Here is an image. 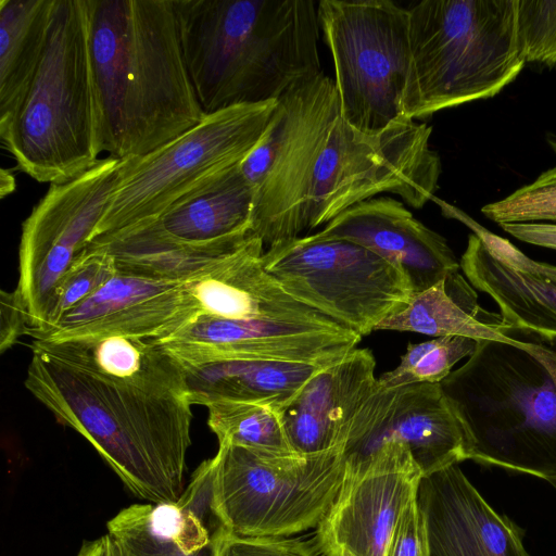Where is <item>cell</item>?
I'll return each mask as SVG.
<instances>
[{"label": "cell", "instance_id": "obj_37", "mask_svg": "<svg viewBox=\"0 0 556 556\" xmlns=\"http://www.w3.org/2000/svg\"><path fill=\"white\" fill-rule=\"evenodd\" d=\"M77 556H116L109 534L92 541H85Z\"/></svg>", "mask_w": 556, "mask_h": 556}, {"label": "cell", "instance_id": "obj_24", "mask_svg": "<svg viewBox=\"0 0 556 556\" xmlns=\"http://www.w3.org/2000/svg\"><path fill=\"white\" fill-rule=\"evenodd\" d=\"M177 363L184 371L192 405L207 406L219 401L255 402L278 409L313 375L329 366L242 358Z\"/></svg>", "mask_w": 556, "mask_h": 556}, {"label": "cell", "instance_id": "obj_35", "mask_svg": "<svg viewBox=\"0 0 556 556\" xmlns=\"http://www.w3.org/2000/svg\"><path fill=\"white\" fill-rule=\"evenodd\" d=\"M31 327L25 301L16 288L1 291L0 296V350L4 352L16 343Z\"/></svg>", "mask_w": 556, "mask_h": 556}, {"label": "cell", "instance_id": "obj_33", "mask_svg": "<svg viewBox=\"0 0 556 556\" xmlns=\"http://www.w3.org/2000/svg\"><path fill=\"white\" fill-rule=\"evenodd\" d=\"M217 556H318V549L311 542L298 539L227 534Z\"/></svg>", "mask_w": 556, "mask_h": 556}, {"label": "cell", "instance_id": "obj_21", "mask_svg": "<svg viewBox=\"0 0 556 556\" xmlns=\"http://www.w3.org/2000/svg\"><path fill=\"white\" fill-rule=\"evenodd\" d=\"M263 253L264 242L252 236L213 269L187 281L199 315L341 326L288 293L266 270Z\"/></svg>", "mask_w": 556, "mask_h": 556}, {"label": "cell", "instance_id": "obj_17", "mask_svg": "<svg viewBox=\"0 0 556 556\" xmlns=\"http://www.w3.org/2000/svg\"><path fill=\"white\" fill-rule=\"evenodd\" d=\"M445 207L472 230L459 262L470 285L497 304L510 332L532 333L555 342L556 266L530 258L464 212Z\"/></svg>", "mask_w": 556, "mask_h": 556}, {"label": "cell", "instance_id": "obj_12", "mask_svg": "<svg viewBox=\"0 0 556 556\" xmlns=\"http://www.w3.org/2000/svg\"><path fill=\"white\" fill-rule=\"evenodd\" d=\"M119 166V159L108 156L71 181L50 185L24 220L16 288L29 313V329L46 324L61 278L105 213Z\"/></svg>", "mask_w": 556, "mask_h": 556}, {"label": "cell", "instance_id": "obj_32", "mask_svg": "<svg viewBox=\"0 0 556 556\" xmlns=\"http://www.w3.org/2000/svg\"><path fill=\"white\" fill-rule=\"evenodd\" d=\"M517 45L526 63L556 66V0H517Z\"/></svg>", "mask_w": 556, "mask_h": 556}, {"label": "cell", "instance_id": "obj_1", "mask_svg": "<svg viewBox=\"0 0 556 556\" xmlns=\"http://www.w3.org/2000/svg\"><path fill=\"white\" fill-rule=\"evenodd\" d=\"M431 134L415 121L364 134L343 118L333 79L320 73L298 84L240 164L253 194V235L267 245L293 239L380 193L424 207L441 174Z\"/></svg>", "mask_w": 556, "mask_h": 556}, {"label": "cell", "instance_id": "obj_9", "mask_svg": "<svg viewBox=\"0 0 556 556\" xmlns=\"http://www.w3.org/2000/svg\"><path fill=\"white\" fill-rule=\"evenodd\" d=\"M277 102L205 114L159 149L121 160L116 186L91 239L156 219L202 182L240 165L263 139Z\"/></svg>", "mask_w": 556, "mask_h": 556}, {"label": "cell", "instance_id": "obj_40", "mask_svg": "<svg viewBox=\"0 0 556 556\" xmlns=\"http://www.w3.org/2000/svg\"><path fill=\"white\" fill-rule=\"evenodd\" d=\"M116 555V554H115Z\"/></svg>", "mask_w": 556, "mask_h": 556}, {"label": "cell", "instance_id": "obj_20", "mask_svg": "<svg viewBox=\"0 0 556 556\" xmlns=\"http://www.w3.org/2000/svg\"><path fill=\"white\" fill-rule=\"evenodd\" d=\"M376 359L355 349L313 375L280 409L294 453L309 455L344 446L349 426L378 384Z\"/></svg>", "mask_w": 556, "mask_h": 556}, {"label": "cell", "instance_id": "obj_28", "mask_svg": "<svg viewBox=\"0 0 556 556\" xmlns=\"http://www.w3.org/2000/svg\"><path fill=\"white\" fill-rule=\"evenodd\" d=\"M207 424L219 443L271 455H292L279 409L270 404L219 401L206 406Z\"/></svg>", "mask_w": 556, "mask_h": 556}, {"label": "cell", "instance_id": "obj_11", "mask_svg": "<svg viewBox=\"0 0 556 556\" xmlns=\"http://www.w3.org/2000/svg\"><path fill=\"white\" fill-rule=\"evenodd\" d=\"M263 263L292 296L362 337L414 294L403 271L344 239L313 233L279 241L264 251Z\"/></svg>", "mask_w": 556, "mask_h": 556}, {"label": "cell", "instance_id": "obj_26", "mask_svg": "<svg viewBox=\"0 0 556 556\" xmlns=\"http://www.w3.org/2000/svg\"><path fill=\"white\" fill-rule=\"evenodd\" d=\"M376 330L409 331L432 337L460 336L476 341L511 339L501 314L484 309L458 273L413 294L406 307L383 319Z\"/></svg>", "mask_w": 556, "mask_h": 556}, {"label": "cell", "instance_id": "obj_13", "mask_svg": "<svg viewBox=\"0 0 556 556\" xmlns=\"http://www.w3.org/2000/svg\"><path fill=\"white\" fill-rule=\"evenodd\" d=\"M422 476L407 445L397 441L364 458H346L341 489L316 527L317 549L324 556H386Z\"/></svg>", "mask_w": 556, "mask_h": 556}, {"label": "cell", "instance_id": "obj_8", "mask_svg": "<svg viewBox=\"0 0 556 556\" xmlns=\"http://www.w3.org/2000/svg\"><path fill=\"white\" fill-rule=\"evenodd\" d=\"M213 508L229 534L287 536L316 528L344 480V446L271 455L219 443Z\"/></svg>", "mask_w": 556, "mask_h": 556}, {"label": "cell", "instance_id": "obj_18", "mask_svg": "<svg viewBox=\"0 0 556 556\" xmlns=\"http://www.w3.org/2000/svg\"><path fill=\"white\" fill-rule=\"evenodd\" d=\"M416 500L429 556H530L522 530L489 505L458 464L422 476Z\"/></svg>", "mask_w": 556, "mask_h": 556}, {"label": "cell", "instance_id": "obj_14", "mask_svg": "<svg viewBox=\"0 0 556 556\" xmlns=\"http://www.w3.org/2000/svg\"><path fill=\"white\" fill-rule=\"evenodd\" d=\"M390 441L407 445L424 476L468 459L464 429L439 383L378 382L349 426L345 456L364 458Z\"/></svg>", "mask_w": 556, "mask_h": 556}, {"label": "cell", "instance_id": "obj_25", "mask_svg": "<svg viewBox=\"0 0 556 556\" xmlns=\"http://www.w3.org/2000/svg\"><path fill=\"white\" fill-rule=\"evenodd\" d=\"M156 222L166 233L188 243L240 241L253 236V194L240 165L202 182Z\"/></svg>", "mask_w": 556, "mask_h": 556}, {"label": "cell", "instance_id": "obj_4", "mask_svg": "<svg viewBox=\"0 0 556 556\" xmlns=\"http://www.w3.org/2000/svg\"><path fill=\"white\" fill-rule=\"evenodd\" d=\"M185 63L205 114L278 101L321 72L312 0H173Z\"/></svg>", "mask_w": 556, "mask_h": 556}, {"label": "cell", "instance_id": "obj_31", "mask_svg": "<svg viewBox=\"0 0 556 556\" xmlns=\"http://www.w3.org/2000/svg\"><path fill=\"white\" fill-rule=\"evenodd\" d=\"M481 212L498 225L556 222V166L506 198L482 206Z\"/></svg>", "mask_w": 556, "mask_h": 556}, {"label": "cell", "instance_id": "obj_39", "mask_svg": "<svg viewBox=\"0 0 556 556\" xmlns=\"http://www.w3.org/2000/svg\"><path fill=\"white\" fill-rule=\"evenodd\" d=\"M546 140H547L548 144L551 146V148L556 153V136L553 134H547Z\"/></svg>", "mask_w": 556, "mask_h": 556}, {"label": "cell", "instance_id": "obj_23", "mask_svg": "<svg viewBox=\"0 0 556 556\" xmlns=\"http://www.w3.org/2000/svg\"><path fill=\"white\" fill-rule=\"evenodd\" d=\"M251 237L240 241L188 243L173 238L156 219H151L94 237L86 248L110 254L118 274L187 282L213 269Z\"/></svg>", "mask_w": 556, "mask_h": 556}, {"label": "cell", "instance_id": "obj_22", "mask_svg": "<svg viewBox=\"0 0 556 556\" xmlns=\"http://www.w3.org/2000/svg\"><path fill=\"white\" fill-rule=\"evenodd\" d=\"M116 556H217L229 534L219 519L181 498L134 504L108 522Z\"/></svg>", "mask_w": 556, "mask_h": 556}, {"label": "cell", "instance_id": "obj_16", "mask_svg": "<svg viewBox=\"0 0 556 556\" xmlns=\"http://www.w3.org/2000/svg\"><path fill=\"white\" fill-rule=\"evenodd\" d=\"M199 316L186 282L116 274L34 340L124 337L163 340Z\"/></svg>", "mask_w": 556, "mask_h": 556}, {"label": "cell", "instance_id": "obj_6", "mask_svg": "<svg viewBox=\"0 0 556 556\" xmlns=\"http://www.w3.org/2000/svg\"><path fill=\"white\" fill-rule=\"evenodd\" d=\"M89 0H55L39 66L0 138L38 182L71 181L99 162Z\"/></svg>", "mask_w": 556, "mask_h": 556}, {"label": "cell", "instance_id": "obj_7", "mask_svg": "<svg viewBox=\"0 0 556 556\" xmlns=\"http://www.w3.org/2000/svg\"><path fill=\"white\" fill-rule=\"evenodd\" d=\"M408 119L496 96L523 68L517 0H424L412 4Z\"/></svg>", "mask_w": 556, "mask_h": 556}, {"label": "cell", "instance_id": "obj_2", "mask_svg": "<svg viewBox=\"0 0 556 556\" xmlns=\"http://www.w3.org/2000/svg\"><path fill=\"white\" fill-rule=\"evenodd\" d=\"M26 389L81 434L137 497L176 503L191 445L177 361L152 339L34 340Z\"/></svg>", "mask_w": 556, "mask_h": 556}, {"label": "cell", "instance_id": "obj_38", "mask_svg": "<svg viewBox=\"0 0 556 556\" xmlns=\"http://www.w3.org/2000/svg\"><path fill=\"white\" fill-rule=\"evenodd\" d=\"M16 188V182L13 174L5 168L0 172V195L4 198L11 194Z\"/></svg>", "mask_w": 556, "mask_h": 556}, {"label": "cell", "instance_id": "obj_34", "mask_svg": "<svg viewBox=\"0 0 556 556\" xmlns=\"http://www.w3.org/2000/svg\"><path fill=\"white\" fill-rule=\"evenodd\" d=\"M386 556H429L426 525L416 498L400 518Z\"/></svg>", "mask_w": 556, "mask_h": 556}, {"label": "cell", "instance_id": "obj_15", "mask_svg": "<svg viewBox=\"0 0 556 556\" xmlns=\"http://www.w3.org/2000/svg\"><path fill=\"white\" fill-rule=\"evenodd\" d=\"M361 340L342 326L199 315L156 342L179 363L242 358L331 365Z\"/></svg>", "mask_w": 556, "mask_h": 556}, {"label": "cell", "instance_id": "obj_29", "mask_svg": "<svg viewBox=\"0 0 556 556\" xmlns=\"http://www.w3.org/2000/svg\"><path fill=\"white\" fill-rule=\"evenodd\" d=\"M478 341L460 336L438 337L408 344L399 366L378 378L380 386L394 388L414 383H440L453 366L476 350Z\"/></svg>", "mask_w": 556, "mask_h": 556}, {"label": "cell", "instance_id": "obj_5", "mask_svg": "<svg viewBox=\"0 0 556 556\" xmlns=\"http://www.w3.org/2000/svg\"><path fill=\"white\" fill-rule=\"evenodd\" d=\"M546 343L479 340L439 384L464 429L468 459L556 490V343Z\"/></svg>", "mask_w": 556, "mask_h": 556}, {"label": "cell", "instance_id": "obj_30", "mask_svg": "<svg viewBox=\"0 0 556 556\" xmlns=\"http://www.w3.org/2000/svg\"><path fill=\"white\" fill-rule=\"evenodd\" d=\"M117 274L113 258L105 251L85 248L61 278L49 309L46 324L39 332L52 327L64 314L94 293Z\"/></svg>", "mask_w": 556, "mask_h": 556}, {"label": "cell", "instance_id": "obj_36", "mask_svg": "<svg viewBox=\"0 0 556 556\" xmlns=\"http://www.w3.org/2000/svg\"><path fill=\"white\" fill-rule=\"evenodd\" d=\"M500 226L523 242L556 250V224L509 223Z\"/></svg>", "mask_w": 556, "mask_h": 556}, {"label": "cell", "instance_id": "obj_19", "mask_svg": "<svg viewBox=\"0 0 556 556\" xmlns=\"http://www.w3.org/2000/svg\"><path fill=\"white\" fill-rule=\"evenodd\" d=\"M315 235L349 240L380 255L405 274L414 294L460 268L446 240L389 197L348 208Z\"/></svg>", "mask_w": 556, "mask_h": 556}, {"label": "cell", "instance_id": "obj_3", "mask_svg": "<svg viewBox=\"0 0 556 556\" xmlns=\"http://www.w3.org/2000/svg\"><path fill=\"white\" fill-rule=\"evenodd\" d=\"M89 12L100 154L144 155L203 119L173 0H89Z\"/></svg>", "mask_w": 556, "mask_h": 556}, {"label": "cell", "instance_id": "obj_27", "mask_svg": "<svg viewBox=\"0 0 556 556\" xmlns=\"http://www.w3.org/2000/svg\"><path fill=\"white\" fill-rule=\"evenodd\" d=\"M55 0H0V119L30 84L45 53Z\"/></svg>", "mask_w": 556, "mask_h": 556}, {"label": "cell", "instance_id": "obj_10", "mask_svg": "<svg viewBox=\"0 0 556 556\" xmlns=\"http://www.w3.org/2000/svg\"><path fill=\"white\" fill-rule=\"evenodd\" d=\"M317 11L343 118L368 135L413 121L404 105L412 61L407 8L390 0H321Z\"/></svg>", "mask_w": 556, "mask_h": 556}]
</instances>
